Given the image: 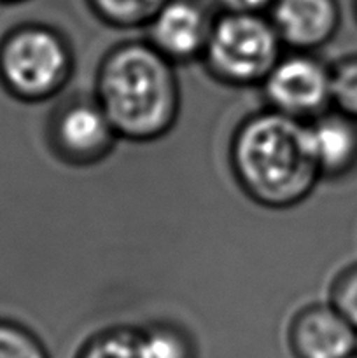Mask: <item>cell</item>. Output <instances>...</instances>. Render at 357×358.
<instances>
[{
  "label": "cell",
  "instance_id": "5bb4252c",
  "mask_svg": "<svg viewBox=\"0 0 357 358\" xmlns=\"http://www.w3.org/2000/svg\"><path fill=\"white\" fill-rule=\"evenodd\" d=\"M331 108L357 121V55L331 65Z\"/></svg>",
  "mask_w": 357,
  "mask_h": 358
},
{
  "label": "cell",
  "instance_id": "ac0fdd59",
  "mask_svg": "<svg viewBox=\"0 0 357 358\" xmlns=\"http://www.w3.org/2000/svg\"><path fill=\"white\" fill-rule=\"evenodd\" d=\"M18 2H23V0H0V3H6V6H9V3H18Z\"/></svg>",
  "mask_w": 357,
  "mask_h": 358
},
{
  "label": "cell",
  "instance_id": "ba28073f",
  "mask_svg": "<svg viewBox=\"0 0 357 358\" xmlns=\"http://www.w3.org/2000/svg\"><path fill=\"white\" fill-rule=\"evenodd\" d=\"M296 358H349L357 352V331L331 303L304 306L289 325Z\"/></svg>",
  "mask_w": 357,
  "mask_h": 358
},
{
  "label": "cell",
  "instance_id": "3957f363",
  "mask_svg": "<svg viewBox=\"0 0 357 358\" xmlns=\"http://www.w3.org/2000/svg\"><path fill=\"white\" fill-rule=\"evenodd\" d=\"M72 73V45L51 24L21 23L0 38V86L23 103L58 96Z\"/></svg>",
  "mask_w": 357,
  "mask_h": 358
},
{
  "label": "cell",
  "instance_id": "8fae6325",
  "mask_svg": "<svg viewBox=\"0 0 357 358\" xmlns=\"http://www.w3.org/2000/svg\"><path fill=\"white\" fill-rule=\"evenodd\" d=\"M146 358H198L192 336L172 322H154L139 329Z\"/></svg>",
  "mask_w": 357,
  "mask_h": 358
},
{
  "label": "cell",
  "instance_id": "5b68a950",
  "mask_svg": "<svg viewBox=\"0 0 357 358\" xmlns=\"http://www.w3.org/2000/svg\"><path fill=\"white\" fill-rule=\"evenodd\" d=\"M48 143L62 163L93 166L111 156L119 135L94 94H74L52 110Z\"/></svg>",
  "mask_w": 357,
  "mask_h": 358
},
{
  "label": "cell",
  "instance_id": "7a4b0ae2",
  "mask_svg": "<svg viewBox=\"0 0 357 358\" xmlns=\"http://www.w3.org/2000/svg\"><path fill=\"white\" fill-rule=\"evenodd\" d=\"M94 98L119 138L146 143L172 131L181 114L175 65L149 41H125L108 49L94 77Z\"/></svg>",
  "mask_w": 357,
  "mask_h": 358
},
{
  "label": "cell",
  "instance_id": "277c9868",
  "mask_svg": "<svg viewBox=\"0 0 357 358\" xmlns=\"http://www.w3.org/2000/svg\"><path fill=\"white\" fill-rule=\"evenodd\" d=\"M284 55V44L265 14L226 13L214 20L202 56L206 72L224 86H261Z\"/></svg>",
  "mask_w": 357,
  "mask_h": 358
},
{
  "label": "cell",
  "instance_id": "7c38bea8",
  "mask_svg": "<svg viewBox=\"0 0 357 358\" xmlns=\"http://www.w3.org/2000/svg\"><path fill=\"white\" fill-rule=\"evenodd\" d=\"M94 16L118 30L146 28L167 0H88Z\"/></svg>",
  "mask_w": 357,
  "mask_h": 358
},
{
  "label": "cell",
  "instance_id": "6da1fadb",
  "mask_svg": "<svg viewBox=\"0 0 357 358\" xmlns=\"http://www.w3.org/2000/svg\"><path fill=\"white\" fill-rule=\"evenodd\" d=\"M230 164L245 196L270 210L300 205L322 180L307 122L268 107L237 126Z\"/></svg>",
  "mask_w": 357,
  "mask_h": 358
},
{
  "label": "cell",
  "instance_id": "9c48e42d",
  "mask_svg": "<svg viewBox=\"0 0 357 358\" xmlns=\"http://www.w3.org/2000/svg\"><path fill=\"white\" fill-rule=\"evenodd\" d=\"M268 17L284 48L314 52L336 35L342 9L338 0H275Z\"/></svg>",
  "mask_w": 357,
  "mask_h": 358
},
{
  "label": "cell",
  "instance_id": "30bf717a",
  "mask_svg": "<svg viewBox=\"0 0 357 358\" xmlns=\"http://www.w3.org/2000/svg\"><path fill=\"white\" fill-rule=\"evenodd\" d=\"M308 138L322 180H336L357 168V121L329 108L307 122Z\"/></svg>",
  "mask_w": 357,
  "mask_h": 358
},
{
  "label": "cell",
  "instance_id": "52a82bcc",
  "mask_svg": "<svg viewBox=\"0 0 357 358\" xmlns=\"http://www.w3.org/2000/svg\"><path fill=\"white\" fill-rule=\"evenodd\" d=\"M214 20L198 0H167L146 27L147 41L174 65L202 59Z\"/></svg>",
  "mask_w": 357,
  "mask_h": 358
},
{
  "label": "cell",
  "instance_id": "4fadbf2b",
  "mask_svg": "<svg viewBox=\"0 0 357 358\" xmlns=\"http://www.w3.org/2000/svg\"><path fill=\"white\" fill-rule=\"evenodd\" d=\"M77 358H146L135 327H112L88 339Z\"/></svg>",
  "mask_w": 357,
  "mask_h": 358
},
{
  "label": "cell",
  "instance_id": "e0dca14e",
  "mask_svg": "<svg viewBox=\"0 0 357 358\" xmlns=\"http://www.w3.org/2000/svg\"><path fill=\"white\" fill-rule=\"evenodd\" d=\"M275 0H217L223 10L226 13H251L265 14V10L272 9Z\"/></svg>",
  "mask_w": 357,
  "mask_h": 358
},
{
  "label": "cell",
  "instance_id": "9a60e30c",
  "mask_svg": "<svg viewBox=\"0 0 357 358\" xmlns=\"http://www.w3.org/2000/svg\"><path fill=\"white\" fill-rule=\"evenodd\" d=\"M0 358H51L37 334L14 320L0 318Z\"/></svg>",
  "mask_w": 357,
  "mask_h": 358
},
{
  "label": "cell",
  "instance_id": "2e32d148",
  "mask_svg": "<svg viewBox=\"0 0 357 358\" xmlns=\"http://www.w3.org/2000/svg\"><path fill=\"white\" fill-rule=\"evenodd\" d=\"M329 303L357 331V264L345 268L332 280Z\"/></svg>",
  "mask_w": 357,
  "mask_h": 358
},
{
  "label": "cell",
  "instance_id": "d6986e66",
  "mask_svg": "<svg viewBox=\"0 0 357 358\" xmlns=\"http://www.w3.org/2000/svg\"><path fill=\"white\" fill-rule=\"evenodd\" d=\"M354 9H356V17H357V0H354Z\"/></svg>",
  "mask_w": 357,
  "mask_h": 358
},
{
  "label": "cell",
  "instance_id": "8992f818",
  "mask_svg": "<svg viewBox=\"0 0 357 358\" xmlns=\"http://www.w3.org/2000/svg\"><path fill=\"white\" fill-rule=\"evenodd\" d=\"M266 107L308 122L331 108V65L314 52H284L261 83Z\"/></svg>",
  "mask_w": 357,
  "mask_h": 358
},
{
  "label": "cell",
  "instance_id": "ffe728a7",
  "mask_svg": "<svg viewBox=\"0 0 357 358\" xmlns=\"http://www.w3.org/2000/svg\"><path fill=\"white\" fill-rule=\"evenodd\" d=\"M349 358H357V352H356V353H354V355H352V357H349Z\"/></svg>",
  "mask_w": 357,
  "mask_h": 358
}]
</instances>
